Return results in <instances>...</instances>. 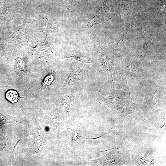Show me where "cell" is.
<instances>
[{
  "mask_svg": "<svg viewBox=\"0 0 166 166\" xmlns=\"http://www.w3.org/2000/svg\"><path fill=\"white\" fill-rule=\"evenodd\" d=\"M82 74V71L80 68L74 69L65 80L66 85H73L78 81Z\"/></svg>",
  "mask_w": 166,
  "mask_h": 166,
  "instance_id": "1",
  "label": "cell"
},
{
  "mask_svg": "<svg viewBox=\"0 0 166 166\" xmlns=\"http://www.w3.org/2000/svg\"><path fill=\"white\" fill-rule=\"evenodd\" d=\"M101 53L103 57V64L107 71L109 80L112 77V73L113 69V64L112 63L107 55L105 52L103 51Z\"/></svg>",
  "mask_w": 166,
  "mask_h": 166,
  "instance_id": "2",
  "label": "cell"
},
{
  "mask_svg": "<svg viewBox=\"0 0 166 166\" xmlns=\"http://www.w3.org/2000/svg\"><path fill=\"white\" fill-rule=\"evenodd\" d=\"M6 99L12 103L17 102L19 99V95L16 91L14 90H8L5 94Z\"/></svg>",
  "mask_w": 166,
  "mask_h": 166,
  "instance_id": "3",
  "label": "cell"
},
{
  "mask_svg": "<svg viewBox=\"0 0 166 166\" xmlns=\"http://www.w3.org/2000/svg\"><path fill=\"white\" fill-rule=\"evenodd\" d=\"M66 58H69L73 59H75L82 62L90 63V59L86 56L81 53L73 54Z\"/></svg>",
  "mask_w": 166,
  "mask_h": 166,
  "instance_id": "4",
  "label": "cell"
}]
</instances>
